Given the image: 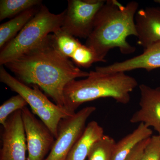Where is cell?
I'll return each instance as SVG.
<instances>
[{"mask_svg":"<svg viewBox=\"0 0 160 160\" xmlns=\"http://www.w3.org/2000/svg\"><path fill=\"white\" fill-rule=\"evenodd\" d=\"M139 88L140 108L132 115L130 122L152 127L160 135V87L152 88L142 84Z\"/></svg>","mask_w":160,"mask_h":160,"instance_id":"10","label":"cell"},{"mask_svg":"<svg viewBox=\"0 0 160 160\" xmlns=\"http://www.w3.org/2000/svg\"><path fill=\"white\" fill-rule=\"evenodd\" d=\"M160 68V42L144 49L142 54L108 66L97 67L95 71L105 73L126 72L137 69L148 71Z\"/></svg>","mask_w":160,"mask_h":160,"instance_id":"11","label":"cell"},{"mask_svg":"<svg viewBox=\"0 0 160 160\" xmlns=\"http://www.w3.org/2000/svg\"><path fill=\"white\" fill-rule=\"evenodd\" d=\"M40 0H1L0 21L14 18L18 15L40 5Z\"/></svg>","mask_w":160,"mask_h":160,"instance_id":"16","label":"cell"},{"mask_svg":"<svg viewBox=\"0 0 160 160\" xmlns=\"http://www.w3.org/2000/svg\"><path fill=\"white\" fill-rule=\"evenodd\" d=\"M150 138L142 141L136 147L132 150V151L129 153L125 160H139L140 158L144 151V149L146 147L147 143L149 142Z\"/></svg>","mask_w":160,"mask_h":160,"instance_id":"22","label":"cell"},{"mask_svg":"<svg viewBox=\"0 0 160 160\" xmlns=\"http://www.w3.org/2000/svg\"><path fill=\"white\" fill-rule=\"evenodd\" d=\"M104 135V129L97 122H89L72 147L66 160H86L93 144Z\"/></svg>","mask_w":160,"mask_h":160,"instance_id":"13","label":"cell"},{"mask_svg":"<svg viewBox=\"0 0 160 160\" xmlns=\"http://www.w3.org/2000/svg\"><path fill=\"white\" fill-rule=\"evenodd\" d=\"M135 78L124 72L105 73L90 71L84 79L69 82L64 91V109L70 114L83 103L101 98H110L118 103L130 102V92L137 87Z\"/></svg>","mask_w":160,"mask_h":160,"instance_id":"3","label":"cell"},{"mask_svg":"<svg viewBox=\"0 0 160 160\" xmlns=\"http://www.w3.org/2000/svg\"><path fill=\"white\" fill-rule=\"evenodd\" d=\"M3 127L0 160H27V142L22 110L12 114Z\"/></svg>","mask_w":160,"mask_h":160,"instance_id":"8","label":"cell"},{"mask_svg":"<svg viewBox=\"0 0 160 160\" xmlns=\"http://www.w3.org/2000/svg\"><path fill=\"white\" fill-rule=\"evenodd\" d=\"M139 160H160V135L152 136Z\"/></svg>","mask_w":160,"mask_h":160,"instance_id":"21","label":"cell"},{"mask_svg":"<svg viewBox=\"0 0 160 160\" xmlns=\"http://www.w3.org/2000/svg\"><path fill=\"white\" fill-rule=\"evenodd\" d=\"M96 110L94 106H88L61 120L57 137L44 160H66L72 147L82 134L87 120Z\"/></svg>","mask_w":160,"mask_h":160,"instance_id":"5","label":"cell"},{"mask_svg":"<svg viewBox=\"0 0 160 160\" xmlns=\"http://www.w3.org/2000/svg\"><path fill=\"white\" fill-rule=\"evenodd\" d=\"M138 43L144 49L160 42V8L138 10L135 16Z\"/></svg>","mask_w":160,"mask_h":160,"instance_id":"12","label":"cell"},{"mask_svg":"<svg viewBox=\"0 0 160 160\" xmlns=\"http://www.w3.org/2000/svg\"><path fill=\"white\" fill-rule=\"evenodd\" d=\"M153 132L143 123L115 145L112 160H125L129 153L142 141L152 136Z\"/></svg>","mask_w":160,"mask_h":160,"instance_id":"14","label":"cell"},{"mask_svg":"<svg viewBox=\"0 0 160 160\" xmlns=\"http://www.w3.org/2000/svg\"><path fill=\"white\" fill-rule=\"evenodd\" d=\"M0 81L26 100L32 113L38 117L49 109L58 106L48 99L38 86L32 85V87H30L22 82L9 74L3 66H1L0 68Z\"/></svg>","mask_w":160,"mask_h":160,"instance_id":"9","label":"cell"},{"mask_svg":"<svg viewBox=\"0 0 160 160\" xmlns=\"http://www.w3.org/2000/svg\"><path fill=\"white\" fill-rule=\"evenodd\" d=\"M73 62L78 67L89 68L93 63L100 62L93 50L81 44L71 58Z\"/></svg>","mask_w":160,"mask_h":160,"instance_id":"20","label":"cell"},{"mask_svg":"<svg viewBox=\"0 0 160 160\" xmlns=\"http://www.w3.org/2000/svg\"><path fill=\"white\" fill-rule=\"evenodd\" d=\"M138 7L135 1L124 6L117 0H107L98 12L86 45L94 51L100 62H106L107 53L115 48L124 54L135 52V47L128 42L127 38L137 36L135 16Z\"/></svg>","mask_w":160,"mask_h":160,"instance_id":"2","label":"cell"},{"mask_svg":"<svg viewBox=\"0 0 160 160\" xmlns=\"http://www.w3.org/2000/svg\"><path fill=\"white\" fill-rule=\"evenodd\" d=\"M55 44L60 52L66 58L72 57L82 43L76 38L62 29L52 33Z\"/></svg>","mask_w":160,"mask_h":160,"instance_id":"18","label":"cell"},{"mask_svg":"<svg viewBox=\"0 0 160 160\" xmlns=\"http://www.w3.org/2000/svg\"><path fill=\"white\" fill-rule=\"evenodd\" d=\"M27 105L26 100L19 94L9 98L0 106V124L4 126L12 114L22 110Z\"/></svg>","mask_w":160,"mask_h":160,"instance_id":"19","label":"cell"},{"mask_svg":"<svg viewBox=\"0 0 160 160\" xmlns=\"http://www.w3.org/2000/svg\"><path fill=\"white\" fill-rule=\"evenodd\" d=\"M155 2L158 3L160 4V0H155L154 1Z\"/></svg>","mask_w":160,"mask_h":160,"instance_id":"23","label":"cell"},{"mask_svg":"<svg viewBox=\"0 0 160 160\" xmlns=\"http://www.w3.org/2000/svg\"><path fill=\"white\" fill-rule=\"evenodd\" d=\"M22 112L28 152L27 160H44L51 150L55 138L27 106Z\"/></svg>","mask_w":160,"mask_h":160,"instance_id":"7","label":"cell"},{"mask_svg":"<svg viewBox=\"0 0 160 160\" xmlns=\"http://www.w3.org/2000/svg\"><path fill=\"white\" fill-rule=\"evenodd\" d=\"M65 13L64 10L59 14H54L46 6H40L33 17L17 35L1 49V66H4L32 49L49 35L61 29Z\"/></svg>","mask_w":160,"mask_h":160,"instance_id":"4","label":"cell"},{"mask_svg":"<svg viewBox=\"0 0 160 160\" xmlns=\"http://www.w3.org/2000/svg\"><path fill=\"white\" fill-rule=\"evenodd\" d=\"M116 143L113 138L104 135L93 144L88 160H112Z\"/></svg>","mask_w":160,"mask_h":160,"instance_id":"17","label":"cell"},{"mask_svg":"<svg viewBox=\"0 0 160 160\" xmlns=\"http://www.w3.org/2000/svg\"><path fill=\"white\" fill-rule=\"evenodd\" d=\"M37 7L23 12L0 26V48L2 49L18 34L38 10Z\"/></svg>","mask_w":160,"mask_h":160,"instance_id":"15","label":"cell"},{"mask_svg":"<svg viewBox=\"0 0 160 160\" xmlns=\"http://www.w3.org/2000/svg\"><path fill=\"white\" fill-rule=\"evenodd\" d=\"M5 66L18 80L26 85L38 86L63 108L66 85L72 80L87 78L89 75L60 52L52 34Z\"/></svg>","mask_w":160,"mask_h":160,"instance_id":"1","label":"cell"},{"mask_svg":"<svg viewBox=\"0 0 160 160\" xmlns=\"http://www.w3.org/2000/svg\"><path fill=\"white\" fill-rule=\"evenodd\" d=\"M105 0H69L61 29L74 37L87 39Z\"/></svg>","mask_w":160,"mask_h":160,"instance_id":"6","label":"cell"}]
</instances>
